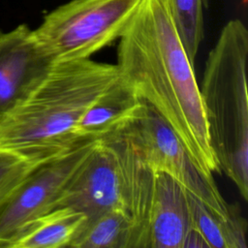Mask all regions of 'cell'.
I'll return each mask as SVG.
<instances>
[{"label":"cell","instance_id":"cell-15","mask_svg":"<svg viewBox=\"0 0 248 248\" xmlns=\"http://www.w3.org/2000/svg\"><path fill=\"white\" fill-rule=\"evenodd\" d=\"M36 166L13 152L0 149V205Z\"/></svg>","mask_w":248,"mask_h":248},{"label":"cell","instance_id":"cell-7","mask_svg":"<svg viewBox=\"0 0 248 248\" xmlns=\"http://www.w3.org/2000/svg\"><path fill=\"white\" fill-rule=\"evenodd\" d=\"M98 140H82L29 171L0 205V248H12L29 223L56 208L66 184Z\"/></svg>","mask_w":248,"mask_h":248},{"label":"cell","instance_id":"cell-6","mask_svg":"<svg viewBox=\"0 0 248 248\" xmlns=\"http://www.w3.org/2000/svg\"><path fill=\"white\" fill-rule=\"evenodd\" d=\"M118 134L129 140L153 172L169 174L216 213L231 215L232 204L225 201L213 177L197 168L176 134L149 104L142 100Z\"/></svg>","mask_w":248,"mask_h":248},{"label":"cell","instance_id":"cell-13","mask_svg":"<svg viewBox=\"0 0 248 248\" xmlns=\"http://www.w3.org/2000/svg\"><path fill=\"white\" fill-rule=\"evenodd\" d=\"M133 223L122 210L112 209L84 221L69 247L132 248Z\"/></svg>","mask_w":248,"mask_h":248},{"label":"cell","instance_id":"cell-9","mask_svg":"<svg viewBox=\"0 0 248 248\" xmlns=\"http://www.w3.org/2000/svg\"><path fill=\"white\" fill-rule=\"evenodd\" d=\"M192 226L186 190L165 172H154L147 248H181Z\"/></svg>","mask_w":248,"mask_h":248},{"label":"cell","instance_id":"cell-4","mask_svg":"<svg viewBox=\"0 0 248 248\" xmlns=\"http://www.w3.org/2000/svg\"><path fill=\"white\" fill-rule=\"evenodd\" d=\"M154 172L120 134L99 140L60 194L56 208L67 206L86 219L125 211L133 223L132 248H147Z\"/></svg>","mask_w":248,"mask_h":248},{"label":"cell","instance_id":"cell-11","mask_svg":"<svg viewBox=\"0 0 248 248\" xmlns=\"http://www.w3.org/2000/svg\"><path fill=\"white\" fill-rule=\"evenodd\" d=\"M86 216L73 208L57 207L29 223L12 248L69 247Z\"/></svg>","mask_w":248,"mask_h":248},{"label":"cell","instance_id":"cell-10","mask_svg":"<svg viewBox=\"0 0 248 248\" xmlns=\"http://www.w3.org/2000/svg\"><path fill=\"white\" fill-rule=\"evenodd\" d=\"M142 103L135 89L119 78L85 110L76 125L79 140H102L118 134Z\"/></svg>","mask_w":248,"mask_h":248},{"label":"cell","instance_id":"cell-8","mask_svg":"<svg viewBox=\"0 0 248 248\" xmlns=\"http://www.w3.org/2000/svg\"><path fill=\"white\" fill-rule=\"evenodd\" d=\"M52 64L26 24L0 32V123L28 98Z\"/></svg>","mask_w":248,"mask_h":248},{"label":"cell","instance_id":"cell-3","mask_svg":"<svg viewBox=\"0 0 248 248\" xmlns=\"http://www.w3.org/2000/svg\"><path fill=\"white\" fill-rule=\"evenodd\" d=\"M248 31L239 19L223 27L200 87L210 145L222 170L248 200Z\"/></svg>","mask_w":248,"mask_h":248},{"label":"cell","instance_id":"cell-5","mask_svg":"<svg viewBox=\"0 0 248 248\" xmlns=\"http://www.w3.org/2000/svg\"><path fill=\"white\" fill-rule=\"evenodd\" d=\"M141 0H71L33 30L51 63L90 58L119 39Z\"/></svg>","mask_w":248,"mask_h":248},{"label":"cell","instance_id":"cell-16","mask_svg":"<svg viewBox=\"0 0 248 248\" xmlns=\"http://www.w3.org/2000/svg\"><path fill=\"white\" fill-rule=\"evenodd\" d=\"M181 248H210V246L199 230L191 226L185 233Z\"/></svg>","mask_w":248,"mask_h":248},{"label":"cell","instance_id":"cell-2","mask_svg":"<svg viewBox=\"0 0 248 248\" xmlns=\"http://www.w3.org/2000/svg\"><path fill=\"white\" fill-rule=\"evenodd\" d=\"M119 76L116 64L91 58L53 63L28 98L0 123V149L33 165L67 152L82 140L75 134L82 114Z\"/></svg>","mask_w":248,"mask_h":248},{"label":"cell","instance_id":"cell-12","mask_svg":"<svg viewBox=\"0 0 248 248\" xmlns=\"http://www.w3.org/2000/svg\"><path fill=\"white\" fill-rule=\"evenodd\" d=\"M192 226L203 235L210 248H247L246 220L232 205L229 217L221 216L186 191Z\"/></svg>","mask_w":248,"mask_h":248},{"label":"cell","instance_id":"cell-14","mask_svg":"<svg viewBox=\"0 0 248 248\" xmlns=\"http://www.w3.org/2000/svg\"><path fill=\"white\" fill-rule=\"evenodd\" d=\"M167 2L187 57L194 65L203 37L202 0H167Z\"/></svg>","mask_w":248,"mask_h":248},{"label":"cell","instance_id":"cell-1","mask_svg":"<svg viewBox=\"0 0 248 248\" xmlns=\"http://www.w3.org/2000/svg\"><path fill=\"white\" fill-rule=\"evenodd\" d=\"M118 40L120 77L173 130L204 175L213 177V172H220L194 65L181 44L167 0H141Z\"/></svg>","mask_w":248,"mask_h":248}]
</instances>
